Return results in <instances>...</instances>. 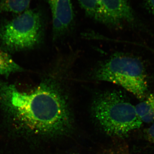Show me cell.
<instances>
[{"mask_svg":"<svg viewBox=\"0 0 154 154\" xmlns=\"http://www.w3.org/2000/svg\"><path fill=\"white\" fill-rule=\"evenodd\" d=\"M145 2L149 10L154 14V0H145Z\"/></svg>","mask_w":154,"mask_h":154,"instance_id":"cell-11","label":"cell"},{"mask_svg":"<svg viewBox=\"0 0 154 154\" xmlns=\"http://www.w3.org/2000/svg\"><path fill=\"white\" fill-rule=\"evenodd\" d=\"M95 79L121 86L141 101L147 95L145 69L139 59L134 57L116 54L96 69Z\"/></svg>","mask_w":154,"mask_h":154,"instance_id":"cell-3","label":"cell"},{"mask_svg":"<svg viewBox=\"0 0 154 154\" xmlns=\"http://www.w3.org/2000/svg\"><path fill=\"white\" fill-rule=\"evenodd\" d=\"M150 50L151 51H153V52H154V49H152V48H150Z\"/></svg>","mask_w":154,"mask_h":154,"instance_id":"cell-12","label":"cell"},{"mask_svg":"<svg viewBox=\"0 0 154 154\" xmlns=\"http://www.w3.org/2000/svg\"><path fill=\"white\" fill-rule=\"evenodd\" d=\"M92 110L103 130L111 136L123 137L143 123L135 107L118 91H107L96 96Z\"/></svg>","mask_w":154,"mask_h":154,"instance_id":"cell-2","label":"cell"},{"mask_svg":"<svg viewBox=\"0 0 154 154\" xmlns=\"http://www.w3.org/2000/svg\"><path fill=\"white\" fill-rule=\"evenodd\" d=\"M89 17L111 26L134 20L133 11L128 0H78Z\"/></svg>","mask_w":154,"mask_h":154,"instance_id":"cell-5","label":"cell"},{"mask_svg":"<svg viewBox=\"0 0 154 154\" xmlns=\"http://www.w3.org/2000/svg\"><path fill=\"white\" fill-rule=\"evenodd\" d=\"M31 0H0V15L6 13L20 14L28 10Z\"/></svg>","mask_w":154,"mask_h":154,"instance_id":"cell-9","label":"cell"},{"mask_svg":"<svg viewBox=\"0 0 154 154\" xmlns=\"http://www.w3.org/2000/svg\"><path fill=\"white\" fill-rule=\"evenodd\" d=\"M52 14L54 38L64 34L73 21L71 0H48Z\"/></svg>","mask_w":154,"mask_h":154,"instance_id":"cell-6","label":"cell"},{"mask_svg":"<svg viewBox=\"0 0 154 154\" xmlns=\"http://www.w3.org/2000/svg\"><path fill=\"white\" fill-rule=\"evenodd\" d=\"M42 19L37 11L28 9L0 26V41L11 51L31 49L41 40Z\"/></svg>","mask_w":154,"mask_h":154,"instance_id":"cell-4","label":"cell"},{"mask_svg":"<svg viewBox=\"0 0 154 154\" xmlns=\"http://www.w3.org/2000/svg\"><path fill=\"white\" fill-rule=\"evenodd\" d=\"M0 110L8 135L27 143L37 138L63 135L72 128L65 96L52 80H45L30 92L0 80Z\"/></svg>","mask_w":154,"mask_h":154,"instance_id":"cell-1","label":"cell"},{"mask_svg":"<svg viewBox=\"0 0 154 154\" xmlns=\"http://www.w3.org/2000/svg\"><path fill=\"white\" fill-rule=\"evenodd\" d=\"M24 71L23 68L15 62L8 53L0 49V75L8 77Z\"/></svg>","mask_w":154,"mask_h":154,"instance_id":"cell-8","label":"cell"},{"mask_svg":"<svg viewBox=\"0 0 154 154\" xmlns=\"http://www.w3.org/2000/svg\"><path fill=\"white\" fill-rule=\"evenodd\" d=\"M146 137L149 142L154 144V122L146 131Z\"/></svg>","mask_w":154,"mask_h":154,"instance_id":"cell-10","label":"cell"},{"mask_svg":"<svg viewBox=\"0 0 154 154\" xmlns=\"http://www.w3.org/2000/svg\"><path fill=\"white\" fill-rule=\"evenodd\" d=\"M135 107L137 113L143 122L154 121V94L147 95Z\"/></svg>","mask_w":154,"mask_h":154,"instance_id":"cell-7","label":"cell"}]
</instances>
